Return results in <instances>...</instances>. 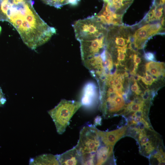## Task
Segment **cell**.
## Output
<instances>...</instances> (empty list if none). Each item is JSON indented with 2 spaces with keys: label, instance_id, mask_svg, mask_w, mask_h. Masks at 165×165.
<instances>
[{
  "label": "cell",
  "instance_id": "cell-9",
  "mask_svg": "<svg viewBox=\"0 0 165 165\" xmlns=\"http://www.w3.org/2000/svg\"><path fill=\"white\" fill-rule=\"evenodd\" d=\"M96 96L95 85L92 82L87 83L84 86L81 100L82 105L86 107L91 106Z\"/></svg>",
  "mask_w": 165,
  "mask_h": 165
},
{
  "label": "cell",
  "instance_id": "cell-16",
  "mask_svg": "<svg viewBox=\"0 0 165 165\" xmlns=\"http://www.w3.org/2000/svg\"><path fill=\"white\" fill-rule=\"evenodd\" d=\"M138 53H135L133 56V61L134 63V68L137 70L138 65L141 61V57L139 56Z\"/></svg>",
  "mask_w": 165,
  "mask_h": 165
},
{
  "label": "cell",
  "instance_id": "cell-6",
  "mask_svg": "<svg viewBox=\"0 0 165 165\" xmlns=\"http://www.w3.org/2000/svg\"><path fill=\"white\" fill-rule=\"evenodd\" d=\"M127 127L110 131L105 132L98 130V134L101 140L104 145L107 146H113L123 136L126 131Z\"/></svg>",
  "mask_w": 165,
  "mask_h": 165
},
{
  "label": "cell",
  "instance_id": "cell-11",
  "mask_svg": "<svg viewBox=\"0 0 165 165\" xmlns=\"http://www.w3.org/2000/svg\"><path fill=\"white\" fill-rule=\"evenodd\" d=\"M30 165H60L56 156L51 154H44L31 159Z\"/></svg>",
  "mask_w": 165,
  "mask_h": 165
},
{
  "label": "cell",
  "instance_id": "cell-13",
  "mask_svg": "<svg viewBox=\"0 0 165 165\" xmlns=\"http://www.w3.org/2000/svg\"><path fill=\"white\" fill-rule=\"evenodd\" d=\"M45 4L53 6L57 9L60 8L63 6L69 4L76 6L80 0H42Z\"/></svg>",
  "mask_w": 165,
  "mask_h": 165
},
{
  "label": "cell",
  "instance_id": "cell-4",
  "mask_svg": "<svg viewBox=\"0 0 165 165\" xmlns=\"http://www.w3.org/2000/svg\"><path fill=\"white\" fill-rule=\"evenodd\" d=\"M75 37L79 42L95 38L107 32V28L96 15L75 21L72 25Z\"/></svg>",
  "mask_w": 165,
  "mask_h": 165
},
{
  "label": "cell",
  "instance_id": "cell-19",
  "mask_svg": "<svg viewBox=\"0 0 165 165\" xmlns=\"http://www.w3.org/2000/svg\"><path fill=\"white\" fill-rule=\"evenodd\" d=\"M149 90L147 89L145 90L144 94H141V97L143 100H146L148 99L149 95Z\"/></svg>",
  "mask_w": 165,
  "mask_h": 165
},
{
  "label": "cell",
  "instance_id": "cell-20",
  "mask_svg": "<svg viewBox=\"0 0 165 165\" xmlns=\"http://www.w3.org/2000/svg\"><path fill=\"white\" fill-rule=\"evenodd\" d=\"M153 4L160 6H164L165 0H154Z\"/></svg>",
  "mask_w": 165,
  "mask_h": 165
},
{
  "label": "cell",
  "instance_id": "cell-17",
  "mask_svg": "<svg viewBox=\"0 0 165 165\" xmlns=\"http://www.w3.org/2000/svg\"><path fill=\"white\" fill-rule=\"evenodd\" d=\"M131 90L136 94L139 95L141 92L139 90V87L136 81H134V84L131 87Z\"/></svg>",
  "mask_w": 165,
  "mask_h": 165
},
{
  "label": "cell",
  "instance_id": "cell-7",
  "mask_svg": "<svg viewBox=\"0 0 165 165\" xmlns=\"http://www.w3.org/2000/svg\"><path fill=\"white\" fill-rule=\"evenodd\" d=\"M134 0H111L104 5L113 14L121 17L131 5Z\"/></svg>",
  "mask_w": 165,
  "mask_h": 165
},
{
  "label": "cell",
  "instance_id": "cell-15",
  "mask_svg": "<svg viewBox=\"0 0 165 165\" xmlns=\"http://www.w3.org/2000/svg\"><path fill=\"white\" fill-rule=\"evenodd\" d=\"M140 79L146 85H150L156 80V79L153 78L151 75L147 72L145 73L144 76H140Z\"/></svg>",
  "mask_w": 165,
  "mask_h": 165
},
{
  "label": "cell",
  "instance_id": "cell-12",
  "mask_svg": "<svg viewBox=\"0 0 165 165\" xmlns=\"http://www.w3.org/2000/svg\"><path fill=\"white\" fill-rule=\"evenodd\" d=\"M146 71L152 76L158 77L164 75L163 64L155 61H150L146 64Z\"/></svg>",
  "mask_w": 165,
  "mask_h": 165
},
{
  "label": "cell",
  "instance_id": "cell-2",
  "mask_svg": "<svg viewBox=\"0 0 165 165\" xmlns=\"http://www.w3.org/2000/svg\"><path fill=\"white\" fill-rule=\"evenodd\" d=\"M98 130L94 126L87 125L80 132L79 137L75 146L80 156L81 165H95L97 152L101 142Z\"/></svg>",
  "mask_w": 165,
  "mask_h": 165
},
{
  "label": "cell",
  "instance_id": "cell-14",
  "mask_svg": "<svg viewBox=\"0 0 165 165\" xmlns=\"http://www.w3.org/2000/svg\"><path fill=\"white\" fill-rule=\"evenodd\" d=\"M137 102L135 101L130 102L127 105L126 110L130 112L142 110L144 105V101L139 99H137Z\"/></svg>",
  "mask_w": 165,
  "mask_h": 165
},
{
  "label": "cell",
  "instance_id": "cell-18",
  "mask_svg": "<svg viewBox=\"0 0 165 165\" xmlns=\"http://www.w3.org/2000/svg\"><path fill=\"white\" fill-rule=\"evenodd\" d=\"M144 58L148 61H154L155 59L154 53L150 52L145 53Z\"/></svg>",
  "mask_w": 165,
  "mask_h": 165
},
{
  "label": "cell",
  "instance_id": "cell-22",
  "mask_svg": "<svg viewBox=\"0 0 165 165\" xmlns=\"http://www.w3.org/2000/svg\"><path fill=\"white\" fill-rule=\"evenodd\" d=\"M1 29H2L1 27V26H0V32H1Z\"/></svg>",
  "mask_w": 165,
  "mask_h": 165
},
{
  "label": "cell",
  "instance_id": "cell-1",
  "mask_svg": "<svg viewBox=\"0 0 165 165\" xmlns=\"http://www.w3.org/2000/svg\"><path fill=\"white\" fill-rule=\"evenodd\" d=\"M32 0H0V21L10 23L24 43L35 50L47 42L56 33L39 16Z\"/></svg>",
  "mask_w": 165,
  "mask_h": 165
},
{
  "label": "cell",
  "instance_id": "cell-5",
  "mask_svg": "<svg viewBox=\"0 0 165 165\" xmlns=\"http://www.w3.org/2000/svg\"><path fill=\"white\" fill-rule=\"evenodd\" d=\"M149 23H141L143 25L134 31L132 42L135 48L138 50L143 49L147 41L151 37L163 32L164 25L161 21L150 22Z\"/></svg>",
  "mask_w": 165,
  "mask_h": 165
},
{
  "label": "cell",
  "instance_id": "cell-10",
  "mask_svg": "<svg viewBox=\"0 0 165 165\" xmlns=\"http://www.w3.org/2000/svg\"><path fill=\"white\" fill-rule=\"evenodd\" d=\"M113 147L104 145L99 148L96 154L95 165H102L108 162L112 155Z\"/></svg>",
  "mask_w": 165,
  "mask_h": 165
},
{
  "label": "cell",
  "instance_id": "cell-3",
  "mask_svg": "<svg viewBox=\"0 0 165 165\" xmlns=\"http://www.w3.org/2000/svg\"><path fill=\"white\" fill-rule=\"evenodd\" d=\"M82 105L81 102L79 101L62 99L54 108L48 111L59 134H62L65 131L71 118Z\"/></svg>",
  "mask_w": 165,
  "mask_h": 165
},
{
  "label": "cell",
  "instance_id": "cell-8",
  "mask_svg": "<svg viewBox=\"0 0 165 165\" xmlns=\"http://www.w3.org/2000/svg\"><path fill=\"white\" fill-rule=\"evenodd\" d=\"M56 156L60 165H81L80 156L75 147L62 154Z\"/></svg>",
  "mask_w": 165,
  "mask_h": 165
},
{
  "label": "cell",
  "instance_id": "cell-21",
  "mask_svg": "<svg viewBox=\"0 0 165 165\" xmlns=\"http://www.w3.org/2000/svg\"><path fill=\"white\" fill-rule=\"evenodd\" d=\"M104 2H110L111 0H103Z\"/></svg>",
  "mask_w": 165,
  "mask_h": 165
}]
</instances>
